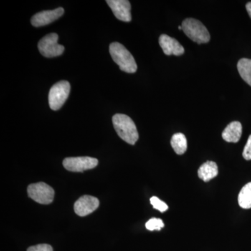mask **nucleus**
Here are the masks:
<instances>
[{"mask_svg": "<svg viewBox=\"0 0 251 251\" xmlns=\"http://www.w3.org/2000/svg\"><path fill=\"white\" fill-rule=\"evenodd\" d=\"M112 123L117 134L126 143L135 145L139 138L134 122L124 114H116L112 117Z\"/></svg>", "mask_w": 251, "mask_h": 251, "instance_id": "1", "label": "nucleus"}, {"mask_svg": "<svg viewBox=\"0 0 251 251\" xmlns=\"http://www.w3.org/2000/svg\"><path fill=\"white\" fill-rule=\"evenodd\" d=\"M109 50L112 59L120 67V70L128 74H134L137 72L138 66L134 57L122 44L118 42L112 43Z\"/></svg>", "mask_w": 251, "mask_h": 251, "instance_id": "2", "label": "nucleus"}, {"mask_svg": "<svg viewBox=\"0 0 251 251\" xmlns=\"http://www.w3.org/2000/svg\"><path fill=\"white\" fill-rule=\"evenodd\" d=\"M182 30L185 34L198 44H206L210 41V34L201 21L194 18H187L182 23Z\"/></svg>", "mask_w": 251, "mask_h": 251, "instance_id": "3", "label": "nucleus"}, {"mask_svg": "<svg viewBox=\"0 0 251 251\" xmlns=\"http://www.w3.org/2000/svg\"><path fill=\"white\" fill-rule=\"evenodd\" d=\"M70 83L67 80L59 81L54 84L49 95L50 108L52 110H58L62 108L70 94Z\"/></svg>", "mask_w": 251, "mask_h": 251, "instance_id": "4", "label": "nucleus"}, {"mask_svg": "<svg viewBox=\"0 0 251 251\" xmlns=\"http://www.w3.org/2000/svg\"><path fill=\"white\" fill-rule=\"evenodd\" d=\"M59 36L56 33H50L41 39L38 44L39 52L48 58L58 57L64 52V46L58 44Z\"/></svg>", "mask_w": 251, "mask_h": 251, "instance_id": "5", "label": "nucleus"}, {"mask_svg": "<svg viewBox=\"0 0 251 251\" xmlns=\"http://www.w3.org/2000/svg\"><path fill=\"white\" fill-rule=\"evenodd\" d=\"M29 197L35 202L42 204H49L53 201V188L44 182L29 185L27 188Z\"/></svg>", "mask_w": 251, "mask_h": 251, "instance_id": "6", "label": "nucleus"}, {"mask_svg": "<svg viewBox=\"0 0 251 251\" xmlns=\"http://www.w3.org/2000/svg\"><path fill=\"white\" fill-rule=\"evenodd\" d=\"M98 160L92 157H69L64 160L63 166L67 171L80 173L93 169L98 166Z\"/></svg>", "mask_w": 251, "mask_h": 251, "instance_id": "7", "label": "nucleus"}, {"mask_svg": "<svg viewBox=\"0 0 251 251\" xmlns=\"http://www.w3.org/2000/svg\"><path fill=\"white\" fill-rule=\"evenodd\" d=\"M64 14V9L62 7L49 11H43L33 16L31 19V23L34 27H42L54 22Z\"/></svg>", "mask_w": 251, "mask_h": 251, "instance_id": "8", "label": "nucleus"}, {"mask_svg": "<svg viewBox=\"0 0 251 251\" xmlns=\"http://www.w3.org/2000/svg\"><path fill=\"white\" fill-rule=\"evenodd\" d=\"M107 4L110 6L115 17L124 22L131 21L130 10L131 6L128 0H107Z\"/></svg>", "mask_w": 251, "mask_h": 251, "instance_id": "9", "label": "nucleus"}, {"mask_svg": "<svg viewBox=\"0 0 251 251\" xmlns=\"http://www.w3.org/2000/svg\"><path fill=\"white\" fill-rule=\"evenodd\" d=\"M99 206V201L91 196H83L74 204V211L79 216H86L94 212Z\"/></svg>", "mask_w": 251, "mask_h": 251, "instance_id": "10", "label": "nucleus"}, {"mask_svg": "<svg viewBox=\"0 0 251 251\" xmlns=\"http://www.w3.org/2000/svg\"><path fill=\"white\" fill-rule=\"evenodd\" d=\"M159 44L161 46L163 52L166 55L179 56L184 53V49L179 41H176L174 38L162 34L159 37Z\"/></svg>", "mask_w": 251, "mask_h": 251, "instance_id": "11", "label": "nucleus"}, {"mask_svg": "<svg viewBox=\"0 0 251 251\" xmlns=\"http://www.w3.org/2000/svg\"><path fill=\"white\" fill-rule=\"evenodd\" d=\"M242 134V126L239 122H232L227 126L222 133L224 140L227 143H238Z\"/></svg>", "mask_w": 251, "mask_h": 251, "instance_id": "12", "label": "nucleus"}, {"mask_svg": "<svg viewBox=\"0 0 251 251\" xmlns=\"http://www.w3.org/2000/svg\"><path fill=\"white\" fill-rule=\"evenodd\" d=\"M218 173L217 164L214 161H206L201 166L198 172V176L205 182L215 178Z\"/></svg>", "mask_w": 251, "mask_h": 251, "instance_id": "13", "label": "nucleus"}, {"mask_svg": "<svg viewBox=\"0 0 251 251\" xmlns=\"http://www.w3.org/2000/svg\"><path fill=\"white\" fill-rule=\"evenodd\" d=\"M171 145L176 154H184L187 150L188 147L186 136L181 133L173 135L171 139Z\"/></svg>", "mask_w": 251, "mask_h": 251, "instance_id": "14", "label": "nucleus"}, {"mask_svg": "<svg viewBox=\"0 0 251 251\" xmlns=\"http://www.w3.org/2000/svg\"><path fill=\"white\" fill-rule=\"evenodd\" d=\"M237 69L243 80L251 87V59H241L238 62Z\"/></svg>", "mask_w": 251, "mask_h": 251, "instance_id": "15", "label": "nucleus"}, {"mask_svg": "<svg viewBox=\"0 0 251 251\" xmlns=\"http://www.w3.org/2000/svg\"><path fill=\"white\" fill-rule=\"evenodd\" d=\"M238 202L239 206L243 209L251 208V182L246 184L241 190L238 196Z\"/></svg>", "mask_w": 251, "mask_h": 251, "instance_id": "16", "label": "nucleus"}, {"mask_svg": "<svg viewBox=\"0 0 251 251\" xmlns=\"http://www.w3.org/2000/svg\"><path fill=\"white\" fill-rule=\"evenodd\" d=\"M145 226L146 228L150 231L161 230V228L164 227V224L161 219L153 218L146 223Z\"/></svg>", "mask_w": 251, "mask_h": 251, "instance_id": "17", "label": "nucleus"}, {"mask_svg": "<svg viewBox=\"0 0 251 251\" xmlns=\"http://www.w3.org/2000/svg\"><path fill=\"white\" fill-rule=\"evenodd\" d=\"M150 202L152 204L153 207L154 209L161 211V212H164V211L168 210V206L167 205L166 203L163 202L158 198L153 196V197L151 198V199H150Z\"/></svg>", "mask_w": 251, "mask_h": 251, "instance_id": "18", "label": "nucleus"}, {"mask_svg": "<svg viewBox=\"0 0 251 251\" xmlns=\"http://www.w3.org/2000/svg\"><path fill=\"white\" fill-rule=\"evenodd\" d=\"M27 251H53V249L50 245L43 244L28 248Z\"/></svg>", "mask_w": 251, "mask_h": 251, "instance_id": "19", "label": "nucleus"}, {"mask_svg": "<svg viewBox=\"0 0 251 251\" xmlns=\"http://www.w3.org/2000/svg\"><path fill=\"white\" fill-rule=\"evenodd\" d=\"M243 157L247 161L251 160V135H249L247 145L244 147Z\"/></svg>", "mask_w": 251, "mask_h": 251, "instance_id": "20", "label": "nucleus"}, {"mask_svg": "<svg viewBox=\"0 0 251 251\" xmlns=\"http://www.w3.org/2000/svg\"><path fill=\"white\" fill-rule=\"evenodd\" d=\"M246 8H247L248 14H249V16H250L251 18V2L247 3Z\"/></svg>", "mask_w": 251, "mask_h": 251, "instance_id": "21", "label": "nucleus"}, {"mask_svg": "<svg viewBox=\"0 0 251 251\" xmlns=\"http://www.w3.org/2000/svg\"><path fill=\"white\" fill-rule=\"evenodd\" d=\"M179 29H182V27H181V26H179Z\"/></svg>", "mask_w": 251, "mask_h": 251, "instance_id": "22", "label": "nucleus"}]
</instances>
